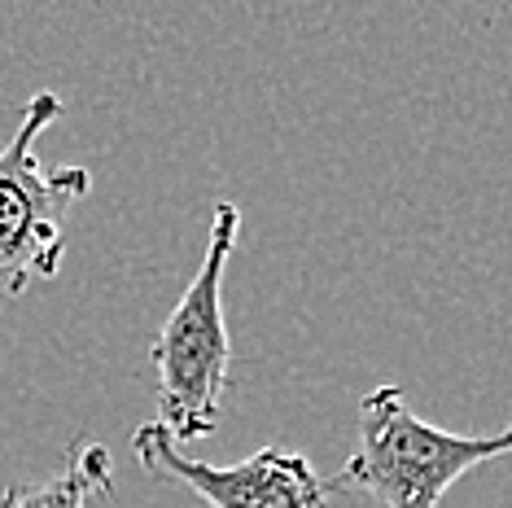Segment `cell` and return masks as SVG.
<instances>
[{
	"label": "cell",
	"mask_w": 512,
	"mask_h": 508,
	"mask_svg": "<svg viewBox=\"0 0 512 508\" xmlns=\"http://www.w3.org/2000/svg\"><path fill=\"white\" fill-rule=\"evenodd\" d=\"M499 456H512V421L486 438L447 434L416 417L394 386H377L359 403L355 452L329 491H359L381 508H438L451 482Z\"/></svg>",
	"instance_id": "7a4b0ae2"
},
{
	"label": "cell",
	"mask_w": 512,
	"mask_h": 508,
	"mask_svg": "<svg viewBox=\"0 0 512 508\" xmlns=\"http://www.w3.org/2000/svg\"><path fill=\"white\" fill-rule=\"evenodd\" d=\"M241 211L219 202L211 215L202 268L184 285L167 325L149 346L158 373V425L176 443H197L215 434L219 408L232 386V342L224 320V268L237 250Z\"/></svg>",
	"instance_id": "6da1fadb"
},
{
	"label": "cell",
	"mask_w": 512,
	"mask_h": 508,
	"mask_svg": "<svg viewBox=\"0 0 512 508\" xmlns=\"http://www.w3.org/2000/svg\"><path fill=\"white\" fill-rule=\"evenodd\" d=\"M66 114L57 92H36L18 132L0 149V294L18 298L31 281H53L66 254V215L92 189L84 167H44L40 132Z\"/></svg>",
	"instance_id": "3957f363"
},
{
	"label": "cell",
	"mask_w": 512,
	"mask_h": 508,
	"mask_svg": "<svg viewBox=\"0 0 512 508\" xmlns=\"http://www.w3.org/2000/svg\"><path fill=\"white\" fill-rule=\"evenodd\" d=\"M132 452L141 469L158 482H176L211 508H329V482L302 452L259 447L237 465L189 460L180 443L158 421L136 425Z\"/></svg>",
	"instance_id": "277c9868"
},
{
	"label": "cell",
	"mask_w": 512,
	"mask_h": 508,
	"mask_svg": "<svg viewBox=\"0 0 512 508\" xmlns=\"http://www.w3.org/2000/svg\"><path fill=\"white\" fill-rule=\"evenodd\" d=\"M114 491V460L101 443L79 438L66 452V465L53 478L14 482L0 495V508H88L92 495Z\"/></svg>",
	"instance_id": "5b68a950"
}]
</instances>
